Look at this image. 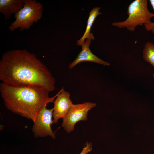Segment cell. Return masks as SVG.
<instances>
[{
    "label": "cell",
    "instance_id": "obj_1",
    "mask_svg": "<svg viewBox=\"0 0 154 154\" xmlns=\"http://www.w3.org/2000/svg\"><path fill=\"white\" fill-rule=\"evenodd\" d=\"M0 80L12 86H38L50 92L55 89V79L48 68L35 54L25 49L10 50L3 54Z\"/></svg>",
    "mask_w": 154,
    "mask_h": 154
},
{
    "label": "cell",
    "instance_id": "obj_2",
    "mask_svg": "<svg viewBox=\"0 0 154 154\" xmlns=\"http://www.w3.org/2000/svg\"><path fill=\"white\" fill-rule=\"evenodd\" d=\"M62 88L54 96L49 97L50 92L38 86H14L1 82L0 92L5 107L12 112L34 122L45 105L53 102Z\"/></svg>",
    "mask_w": 154,
    "mask_h": 154
},
{
    "label": "cell",
    "instance_id": "obj_3",
    "mask_svg": "<svg viewBox=\"0 0 154 154\" xmlns=\"http://www.w3.org/2000/svg\"><path fill=\"white\" fill-rule=\"evenodd\" d=\"M147 4V0L134 1L128 7L127 18L123 21L114 22L112 25L120 28H126L133 32L138 26L151 23V19L154 17V13L149 11Z\"/></svg>",
    "mask_w": 154,
    "mask_h": 154
},
{
    "label": "cell",
    "instance_id": "obj_4",
    "mask_svg": "<svg viewBox=\"0 0 154 154\" xmlns=\"http://www.w3.org/2000/svg\"><path fill=\"white\" fill-rule=\"evenodd\" d=\"M43 6L41 3L34 0H24L23 7L15 14V20L8 27L13 31L19 28L21 31L29 29L37 22L43 15Z\"/></svg>",
    "mask_w": 154,
    "mask_h": 154
},
{
    "label": "cell",
    "instance_id": "obj_5",
    "mask_svg": "<svg viewBox=\"0 0 154 154\" xmlns=\"http://www.w3.org/2000/svg\"><path fill=\"white\" fill-rule=\"evenodd\" d=\"M96 105V103L90 102L73 104L66 116L63 119L62 127L67 133L73 131L76 123L80 121L87 120L88 111Z\"/></svg>",
    "mask_w": 154,
    "mask_h": 154
},
{
    "label": "cell",
    "instance_id": "obj_6",
    "mask_svg": "<svg viewBox=\"0 0 154 154\" xmlns=\"http://www.w3.org/2000/svg\"><path fill=\"white\" fill-rule=\"evenodd\" d=\"M47 105L42 109L33 122L32 131L35 138L44 137L48 136L55 139L56 136L51 128V126L54 123L52 120L53 108L48 109Z\"/></svg>",
    "mask_w": 154,
    "mask_h": 154
},
{
    "label": "cell",
    "instance_id": "obj_7",
    "mask_svg": "<svg viewBox=\"0 0 154 154\" xmlns=\"http://www.w3.org/2000/svg\"><path fill=\"white\" fill-rule=\"evenodd\" d=\"M70 93L63 87L61 92L54 101L52 115L54 123H57L60 118H64L66 115L72 102L70 99Z\"/></svg>",
    "mask_w": 154,
    "mask_h": 154
},
{
    "label": "cell",
    "instance_id": "obj_8",
    "mask_svg": "<svg viewBox=\"0 0 154 154\" xmlns=\"http://www.w3.org/2000/svg\"><path fill=\"white\" fill-rule=\"evenodd\" d=\"M91 42V39L87 38L86 41L81 45L82 50L75 60L69 65L70 69L73 68L78 64L84 61L92 62L104 66L110 65L109 62L102 60L92 53L89 48Z\"/></svg>",
    "mask_w": 154,
    "mask_h": 154
},
{
    "label": "cell",
    "instance_id": "obj_9",
    "mask_svg": "<svg viewBox=\"0 0 154 154\" xmlns=\"http://www.w3.org/2000/svg\"><path fill=\"white\" fill-rule=\"evenodd\" d=\"M24 0H0V12L5 20H9L12 14H15L23 7Z\"/></svg>",
    "mask_w": 154,
    "mask_h": 154
},
{
    "label": "cell",
    "instance_id": "obj_10",
    "mask_svg": "<svg viewBox=\"0 0 154 154\" xmlns=\"http://www.w3.org/2000/svg\"><path fill=\"white\" fill-rule=\"evenodd\" d=\"M100 7L93 8L89 13V17L87 21V25L86 30L81 38L77 41V45H81L85 42L86 39L88 38L94 40V39L92 33L90 32L96 17L102 13L99 12Z\"/></svg>",
    "mask_w": 154,
    "mask_h": 154
},
{
    "label": "cell",
    "instance_id": "obj_11",
    "mask_svg": "<svg viewBox=\"0 0 154 154\" xmlns=\"http://www.w3.org/2000/svg\"><path fill=\"white\" fill-rule=\"evenodd\" d=\"M144 60L154 67V44L148 42L145 44L143 51Z\"/></svg>",
    "mask_w": 154,
    "mask_h": 154
},
{
    "label": "cell",
    "instance_id": "obj_12",
    "mask_svg": "<svg viewBox=\"0 0 154 154\" xmlns=\"http://www.w3.org/2000/svg\"><path fill=\"white\" fill-rule=\"evenodd\" d=\"M149 1L154 10V0H150ZM144 25L145 29L147 31H151L153 33H154V21L149 24H145Z\"/></svg>",
    "mask_w": 154,
    "mask_h": 154
},
{
    "label": "cell",
    "instance_id": "obj_13",
    "mask_svg": "<svg viewBox=\"0 0 154 154\" xmlns=\"http://www.w3.org/2000/svg\"><path fill=\"white\" fill-rule=\"evenodd\" d=\"M92 144L91 142H86L85 144V146L79 154H88L92 151Z\"/></svg>",
    "mask_w": 154,
    "mask_h": 154
},
{
    "label": "cell",
    "instance_id": "obj_14",
    "mask_svg": "<svg viewBox=\"0 0 154 154\" xmlns=\"http://www.w3.org/2000/svg\"><path fill=\"white\" fill-rule=\"evenodd\" d=\"M153 76L154 77V74H153Z\"/></svg>",
    "mask_w": 154,
    "mask_h": 154
}]
</instances>
